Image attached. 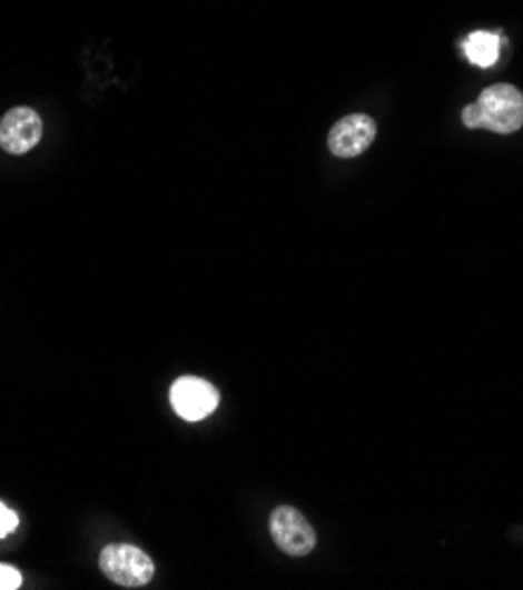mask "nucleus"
<instances>
[{
	"label": "nucleus",
	"instance_id": "f257e3e1",
	"mask_svg": "<svg viewBox=\"0 0 523 590\" xmlns=\"http://www.w3.org/2000/svg\"><path fill=\"white\" fill-rule=\"evenodd\" d=\"M462 123L470 130L512 134L523 128V92L510 83H497L481 92L474 104L462 109Z\"/></svg>",
	"mask_w": 523,
	"mask_h": 590
},
{
	"label": "nucleus",
	"instance_id": "f03ea898",
	"mask_svg": "<svg viewBox=\"0 0 523 590\" xmlns=\"http://www.w3.org/2000/svg\"><path fill=\"white\" fill-rule=\"evenodd\" d=\"M99 569L116 586L124 588H142L156 574L154 560L132 543H109L99 553Z\"/></svg>",
	"mask_w": 523,
	"mask_h": 590
},
{
	"label": "nucleus",
	"instance_id": "7ed1b4c3",
	"mask_svg": "<svg viewBox=\"0 0 523 590\" xmlns=\"http://www.w3.org/2000/svg\"><path fill=\"white\" fill-rule=\"evenodd\" d=\"M274 543L290 558H305L316 548V532L309 520L293 506H278L269 518Z\"/></svg>",
	"mask_w": 523,
	"mask_h": 590
},
{
	"label": "nucleus",
	"instance_id": "20e7f679",
	"mask_svg": "<svg viewBox=\"0 0 523 590\" xmlns=\"http://www.w3.org/2000/svg\"><path fill=\"white\" fill-rule=\"evenodd\" d=\"M170 404L185 421H200L217 410L219 393L206 379L179 377L170 389Z\"/></svg>",
	"mask_w": 523,
	"mask_h": 590
},
{
	"label": "nucleus",
	"instance_id": "39448f33",
	"mask_svg": "<svg viewBox=\"0 0 523 590\" xmlns=\"http://www.w3.org/2000/svg\"><path fill=\"white\" fill-rule=\"evenodd\" d=\"M375 137V120L366 113H352L333 126L328 134V149L337 158H356L373 147Z\"/></svg>",
	"mask_w": 523,
	"mask_h": 590
},
{
	"label": "nucleus",
	"instance_id": "423d86ee",
	"mask_svg": "<svg viewBox=\"0 0 523 590\" xmlns=\"http://www.w3.org/2000/svg\"><path fill=\"white\" fill-rule=\"evenodd\" d=\"M43 137V120L29 107H17L0 120V149L12 156H24Z\"/></svg>",
	"mask_w": 523,
	"mask_h": 590
},
{
	"label": "nucleus",
	"instance_id": "0eeeda50",
	"mask_svg": "<svg viewBox=\"0 0 523 590\" xmlns=\"http://www.w3.org/2000/svg\"><path fill=\"white\" fill-rule=\"evenodd\" d=\"M462 50H465L467 59L474 67L491 69L495 67L497 57H500V36L489 33V31H474L465 38Z\"/></svg>",
	"mask_w": 523,
	"mask_h": 590
},
{
	"label": "nucleus",
	"instance_id": "6e6552de",
	"mask_svg": "<svg viewBox=\"0 0 523 590\" xmlns=\"http://www.w3.org/2000/svg\"><path fill=\"white\" fill-rule=\"evenodd\" d=\"M17 524H19L17 513L12 511V508H8L3 501H0V539L10 537L17 529Z\"/></svg>",
	"mask_w": 523,
	"mask_h": 590
},
{
	"label": "nucleus",
	"instance_id": "1a4fd4ad",
	"mask_svg": "<svg viewBox=\"0 0 523 590\" xmlns=\"http://www.w3.org/2000/svg\"><path fill=\"white\" fill-rule=\"evenodd\" d=\"M22 586V574L12 564H0V590H17Z\"/></svg>",
	"mask_w": 523,
	"mask_h": 590
}]
</instances>
